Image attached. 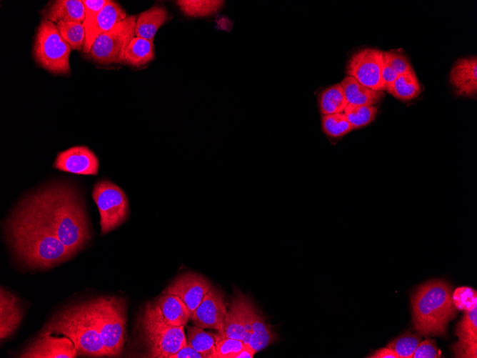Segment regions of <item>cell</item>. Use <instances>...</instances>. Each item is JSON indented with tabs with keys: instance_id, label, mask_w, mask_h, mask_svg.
Segmentation results:
<instances>
[{
	"instance_id": "1",
	"label": "cell",
	"mask_w": 477,
	"mask_h": 358,
	"mask_svg": "<svg viewBox=\"0 0 477 358\" xmlns=\"http://www.w3.org/2000/svg\"><path fill=\"white\" fill-rule=\"evenodd\" d=\"M6 236L16 258L31 268H51L74 256L44 223L29 198L8 219Z\"/></svg>"
},
{
	"instance_id": "2",
	"label": "cell",
	"mask_w": 477,
	"mask_h": 358,
	"mask_svg": "<svg viewBox=\"0 0 477 358\" xmlns=\"http://www.w3.org/2000/svg\"><path fill=\"white\" fill-rule=\"evenodd\" d=\"M29 199L56 237L74 255L89 242L91 234L84 203L68 184H51Z\"/></svg>"
},
{
	"instance_id": "3",
	"label": "cell",
	"mask_w": 477,
	"mask_h": 358,
	"mask_svg": "<svg viewBox=\"0 0 477 358\" xmlns=\"http://www.w3.org/2000/svg\"><path fill=\"white\" fill-rule=\"evenodd\" d=\"M413 323L423 335H443L448 322L454 318L456 307L451 287L436 279L421 285L411 298Z\"/></svg>"
},
{
	"instance_id": "4",
	"label": "cell",
	"mask_w": 477,
	"mask_h": 358,
	"mask_svg": "<svg viewBox=\"0 0 477 358\" xmlns=\"http://www.w3.org/2000/svg\"><path fill=\"white\" fill-rule=\"evenodd\" d=\"M41 333L62 334L74 344L78 354L106 356L91 301L70 306L56 314Z\"/></svg>"
},
{
	"instance_id": "5",
	"label": "cell",
	"mask_w": 477,
	"mask_h": 358,
	"mask_svg": "<svg viewBox=\"0 0 477 358\" xmlns=\"http://www.w3.org/2000/svg\"><path fill=\"white\" fill-rule=\"evenodd\" d=\"M91 304L107 357L120 355L126 339L125 299L101 297L91 300Z\"/></svg>"
},
{
	"instance_id": "6",
	"label": "cell",
	"mask_w": 477,
	"mask_h": 358,
	"mask_svg": "<svg viewBox=\"0 0 477 358\" xmlns=\"http://www.w3.org/2000/svg\"><path fill=\"white\" fill-rule=\"evenodd\" d=\"M140 327L149 357L169 358L187 344L184 326L167 323L149 302L143 310Z\"/></svg>"
},
{
	"instance_id": "7",
	"label": "cell",
	"mask_w": 477,
	"mask_h": 358,
	"mask_svg": "<svg viewBox=\"0 0 477 358\" xmlns=\"http://www.w3.org/2000/svg\"><path fill=\"white\" fill-rule=\"evenodd\" d=\"M71 48L60 34L56 25L43 19L36 30L33 55L36 63L55 74L70 72Z\"/></svg>"
},
{
	"instance_id": "8",
	"label": "cell",
	"mask_w": 477,
	"mask_h": 358,
	"mask_svg": "<svg viewBox=\"0 0 477 358\" xmlns=\"http://www.w3.org/2000/svg\"><path fill=\"white\" fill-rule=\"evenodd\" d=\"M136 19V15L128 16L109 31L100 34L87 54L89 58L102 65L122 63L126 49L135 37Z\"/></svg>"
},
{
	"instance_id": "9",
	"label": "cell",
	"mask_w": 477,
	"mask_h": 358,
	"mask_svg": "<svg viewBox=\"0 0 477 358\" xmlns=\"http://www.w3.org/2000/svg\"><path fill=\"white\" fill-rule=\"evenodd\" d=\"M92 197L100 214L101 235L122 224L129 214V200L125 192L109 180H101L93 188Z\"/></svg>"
},
{
	"instance_id": "10",
	"label": "cell",
	"mask_w": 477,
	"mask_h": 358,
	"mask_svg": "<svg viewBox=\"0 0 477 358\" xmlns=\"http://www.w3.org/2000/svg\"><path fill=\"white\" fill-rule=\"evenodd\" d=\"M383 53L373 48L361 49L354 52L347 63V76L355 78L371 89L383 91Z\"/></svg>"
},
{
	"instance_id": "11",
	"label": "cell",
	"mask_w": 477,
	"mask_h": 358,
	"mask_svg": "<svg viewBox=\"0 0 477 358\" xmlns=\"http://www.w3.org/2000/svg\"><path fill=\"white\" fill-rule=\"evenodd\" d=\"M211 287V284L206 278L186 272L176 278L164 293L178 297L188 309L191 318Z\"/></svg>"
},
{
	"instance_id": "12",
	"label": "cell",
	"mask_w": 477,
	"mask_h": 358,
	"mask_svg": "<svg viewBox=\"0 0 477 358\" xmlns=\"http://www.w3.org/2000/svg\"><path fill=\"white\" fill-rule=\"evenodd\" d=\"M227 312L224 293L211 287L191 317L194 324L220 332Z\"/></svg>"
},
{
	"instance_id": "13",
	"label": "cell",
	"mask_w": 477,
	"mask_h": 358,
	"mask_svg": "<svg viewBox=\"0 0 477 358\" xmlns=\"http://www.w3.org/2000/svg\"><path fill=\"white\" fill-rule=\"evenodd\" d=\"M78 352L74 342L67 337H54L40 333L19 355L21 358H74Z\"/></svg>"
},
{
	"instance_id": "14",
	"label": "cell",
	"mask_w": 477,
	"mask_h": 358,
	"mask_svg": "<svg viewBox=\"0 0 477 358\" xmlns=\"http://www.w3.org/2000/svg\"><path fill=\"white\" fill-rule=\"evenodd\" d=\"M53 166L76 174L96 175L99 159L89 147L75 146L59 152Z\"/></svg>"
},
{
	"instance_id": "15",
	"label": "cell",
	"mask_w": 477,
	"mask_h": 358,
	"mask_svg": "<svg viewBox=\"0 0 477 358\" xmlns=\"http://www.w3.org/2000/svg\"><path fill=\"white\" fill-rule=\"evenodd\" d=\"M126 17L125 10L116 1L109 0L96 17L84 27L83 52L87 54L100 34L109 31Z\"/></svg>"
},
{
	"instance_id": "16",
	"label": "cell",
	"mask_w": 477,
	"mask_h": 358,
	"mask_svg": "<svg viewBox=\"0 0 477 358\" xmlns=\"http://www.w3.org/2000/svg\"><path fill=\"white\" fill-rule=\"evenodd\" d=\"M449 81L458 96H473L477 93V57L458 59L449 74Z\"/></svg>"
},
{
	"instance_id": "17",
	"label": "cell",
	"mask_w": 477,
	"mask_h": 358,
	"mask_svg": "<svg viewBox=\"0 0 477 358\" xmlns=\"http://www.w3.org/2000/svg\"><path fill=\"white\" fill-rule=\"evenodd\" d=\"M23 312L18 299L3 287L0 292V338L6 339L19 327Z\"/></svg>"
},
{
	"instance_id": "18",
	"label": "cell",
	"mask_w": 477,
	"mask_h": 358,
	"mask_svg": "<svg viewBox=\"0 0 477 358\" xmlns=\"http://www.w3.org/2000/svg\"><path fill=\"white\" fill-rule=\"evenodd\" d=\"M44 19L55 24L59 21L83 24L84 6L81 0H56L48 4L42 11Z\"/></svg>"
},
{
	"instance_id": "19",
	"label": "cell",
	"mask_w": 477,
	"mask_h": 358,
	"mask_svg": "<svg viewBox=\"0 0 477 358\" xmlns=\"http://www.w3.org/2000/svg\"><path fill=\"white\" fill-rule=\"evenodd\" d=\"M149 303L170 324L185 326L190 318L189 312L184 304L172 294L163 293L157 299Z\"/></svg>"
},
{
	"instance_id": "20",
	"label": "cell",
	"mask_w": 477,
	"mask_h": 358,
	"mask_svg": "<svg viewBox=\"0 0 477 358\" xmlns=\"http://www.w3.org/2000/svg\"><path fill=\"white\" fill-rule=\"evenodd\" d=\"M246 297L238 292L232 299L227 310L224 325L220 332L221 337L243 339L246 337L244 329V308Z\"/></svg>"
},
{
	"instance_id": "21",
	"label": "cell",
	"mask_w": 477,
	"mask_h": 358,
	"mask_svg": "<svg viewBox=\"0 0 477 358\" xmlns=\"http://www.w3.org/2000/svg\"><path fill=\"white\" fill-rule=\"evenodd\" d=\"M340 83L350 104L375 106L385 96L383 91L371 89L350 76H346Z\"/></svg>"
},
{
	"instance_id": "22",
	"label": "cell",
	"mask_w": 477,
	"mask_h": 358,
	"mask_svg": "<svg viewBox=\"0 0 477 358\" xmlns=\"http://www.w3.org/2000/svg\"><path fill=\"white\" fill-rule=\"evenodd\" d=\"M168 12L164 6H154L141 12L136 21L135 36L154 42L159 29L165 23Z\"/></svg>"
},
{
	"instance_id": "23",
	"label": "cell",
	"mask_w": 477,
	"mask_h": 358,
	"mask_svg": "<svg viewBox=\"0 0 477 358\" xmlns=\"http://www.w3.org/2000/svg\"><path fill=\"white\" fill-rule=\"evenodd\" d=\"M251 335L248 346L256 352L263 350L274 343L278 335L266 322L264 316L252 303Z\"/></svg>"
},
{
	"instance_id": "24",
	"label": "cell",
	"mask_w": 477,
	"mask_h": 358,
	"mask_svg": "<svg viewBox=\"0 0 477 358\" xmlns=\"http://www.w3.org/2000/svg\"><path fill=\"white\" fill-rule=\"evenodd\" d=\"M154 59V46L153 41L135 36L128 45L123 63L141 67Z\"/></svg>"
},
{
	"instance_id": "25",
	"label": "cell",
	"mask_w": 477,
	"mask_h": 358,
	"mask_svg": "<svg viewBox=\"0 0 477 358\" xmlns=\"http://www.w3.org/2000/svg\"><path fill=\"white\" fill-rule=\"evenodd\" d=\"M348 104L341 83L328 87L318 96L319 110L322 115L342 113Z\"/></svg>"
},
{
	"instance_id": "26",
	"label": "cell",
	"mask_w": 477,
	"mask_h": 358,
	"mask_svg": "<svg viewBox=\"0 0 477 358\" xmlns=\"http://www.w3.org/2000/svg\"><path fill=\"white\" fill-rule=\"evenodd\" d=\"M187 344L197 351L203 358H216L215 334L205 332L197 326L187 327Z\"/></svg>"
},
{
	"instance_id": "27",
	"label": "cell",
	"mask_w": 477,
	"mask_h": 358,
	"mask_svg": "<svg viewBox=\"0 0 477 358\" xmlns=\"http://www.w3.org/2000/svg\"><path fill=\"white\" fill-rule=\"evenodd\" d=\"M421 89L413 68L399 74L395 80L391 95L402 101H409L417 97Z\"/></svg>"
},
{
	"instance_id": "28",
	"label": "cell",
	"mask_w": 477,
	"mask_h": 358,
	"mask_svg": "<svg viewBox=\"0 0 477 358\" xmlns=\"http://www.w3.org/2000/svg\"><path fill=\"white\" fill-rule=\"evenodd\" d=\"M219 0H180L176 4L187 16H206L218 12L224 5Z\"/></svg>"
},
{
	"instance_id": "29",
	"label": "cell",
	"mask_w": 477,
	"mask_h": 358,
	"mask_svg": "<svg viewBox=\"0 0 477 358\" xmlns=\"http://www.w3.org/2000/svg\"><path fill=\"white\" fill-rule=\"evenodd\" d=\"M323 132L330 137H341L353 129L343 112L322 115Z\"/></svg>"
},
{
	"instance_id": "30",
	"label": "cell",
	"mask_w": 477,
	"mask_h": 358,
	"mask_svg": "<svg viewBox=\"0 0 477 358\" xmlns=\"http://www.w3.org/2000/svg\"><path fill=\"white\" fill-rule=\"evenodd\" d=\"M465 312L457 325L456 334L459 338L457 343L477 344V307Z\"/></svg>"
},
{
	"instance_id": "31",
	"label": "cell",
	"mask_w": 477,
	"mask_h": 358,
	"mask_svg": "<svg viewBox=\"0 0 477 358\" xmlns=\"http://www.w3.org/2000/svg\"><path fill=\"white\" fill-rule=\"evenodd\" d=\"M376 106L348 104L343 113L353 129L361 128L371 123L377 114Z\"/></svg>"
},
{
	"instance_id": "32",
	"label": "cell",
	"mask_w": 477,
	"mask_h": 358,
	"mask_svg": "<svg viewBox=\"0 0 477 358\" xmlns=\"http://www.w3.org/2000/svg\"><path fill=\"white\" fill-rule=\"evenodd\" d=\"M56 25L60 34L71 49H83L85 39V29L83 24L59 21Z\"/></svg>"
},
{
	"instance_id": "33",
	"label": "cell",
	"mask_w": 477,
	"mask_h": 358,
	"mask_svg": "<svg viewBox=\"0 0 477 358\" xmlns=\"http://www.w3.org/2000/svg\"><path fill=\"white\" fill-rule=\"evenodd\" d=\"M420 342L418 335L406 333L391 342L387 347L393 350L399 358H412Z\"/></svg>"
},
{
	"instance_id": "34",
	"label": "cell",
	"mask_w": 477,
	"mask_h": 358,
	"mask_svg": "<svg viewBox=\"0 0 477 358\" xmlns=\"http://www.w3.org/2000/svg\"><path fill=\"white\" fill-rule=\"evenodd\" d=\"M216 337V358H235V356L245 347L241 339L221 337Z\"/></svg>"
},
{
	"instance_id": "35",
	"label": "cell",
	"mask_w": 477,
	"mask_h": 358,
	"mask_svg": "<svg viewBox=\"0 0 477 358\" xmlns=\"http://www.w3.org/2000/svg\"><path fill=\"white\" fill-rule=\"evenodd\" d=\"M452 301L458 309L471 311L477 307L476 291L468 287H458L452 295Z\"/></svg>"
},
{
	"instance_id": "36",
	"label": "cell",
	"mask_w": 477,
	"mask_h": 358,
	"mask_svg": "<svg viewBox=\"0 0 477 358\" xmlns=\"http://www.w3.org/2000/svg\"><path fill=\"white\" fill-rule=\"evenodd\" d=\"M383 56L386 57L388 63L391 67L394 69L398 74H403L407 70L412 68L408 59L399 52L393 51L383 52Z\"/></svg>"
},
{
	"instance_id": "37",
	"label": "cell",
	"mask_w": 477,
	"mask_h": 358,
	"mask_svg": "<svg viewBox=\"0 0 477 358\" xmlns=\"http://www.w3.org/2000/svg\"><path fill=\"white\" fill-rule=\"evenodd\" d=\"M441 356V351L435 343L428 339L419 343L412 358H438Z\"/></svg>"
},
{
	"instance_id": "38",
	"label": "cell",
	"mask_w": 477,
	"mask_h": 358,
	"mask_svg": "<svg viewBox=\"0 0 477 358\" xmlns=\"http://www.w3.org/2000/svg\"><path fill=\"white\" fill-rule=\"evenodd\" d=\"M85 19L84 26H86L99 13L109 0H83Z\"/></svg>"
},
{
	"instance_id": "39",
	"label": "cell",
	"mask_w": 477,
	"mask_h": 358,
	"mask_svg": "<svg viewBox=\"0 0 477 358\" xmlns=\"http://www.w3.org/2000/svg\"><path fill=\"white\" fill-rule=\"evenodd\" d=\"M398 76V74L391 67L383 53L382 79L385 85V90L390 94H391L393 84Z\"/></svg>"
},
{
	"instance_id": "40",
	"label": "cell",
	"mask_w": 477,
	"mask_h": 358,
	"mask_svg": "<svg viewBox=\"0 0 477 358\" xmlns=\"http://www.w3.org/2000/svg\"><path fill=\"white\" fill-rule=\"evenodd\" d=\"M169 358H203L192 347L186 344Z\"/></svg>"
},
{
	"instance_id": "41",
	"label": "cell",
	"mask_w": 477,
	"mask_h": 358,
	"mask_svg": "<svg viewBox=\"0 0 477 358\" xmlns=\"http://www.w3.org/2000/svg\"><path fill=\"white\" fill-rule=\"evenodd\" d=\"M371 358H399L396 353L389 347L379 349L369 357Z\"/></svg>"
},
{
	"instance_id": "42",
	"label": "cell",
	"mask_w": 477,
	"mask_h": 358,
	"mask_svg": "<svg viewBox=\"0 0 477 358\" xmlns=\"http://www.w3.org/2000/svg\"><path fill=\"white\" fill-rule=\"evenodd\" d=\"M256 352L248 345L245 347L235 356V358H253Z\"/></svg>"
}]
</instances>
